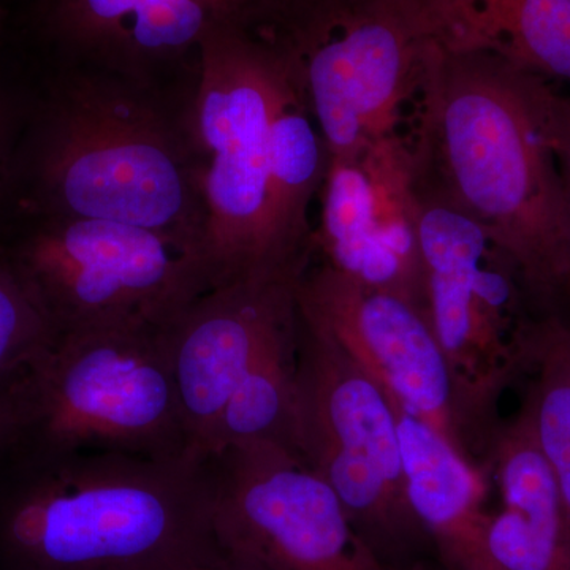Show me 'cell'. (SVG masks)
Masks as SVG:
<instances>
[{
	"label": "cell",
	"instance_id": "obj_1",
	"mask_svg": "<svg viewBox=\"0 0 570 570\" xmlns=\"http://www.w3.org/2000/svg\"><path fill=\"white\" fill-rule=\"evenodd\" d=\"M553 89L493 52L438 43L404 135L415 181L485 232L530 316L570 322V217L549 132Z\"/></svg>",
	"mask_w": 570,
	"mask_h": 570
},
{
	"label": "cell",
	"instance_id": "obj_2",
	"mask_svg": "<svg viewBox=\"0 0 570 570\" xmlns=\"http://www.w3.org/2000/svg\"><path fill=\"white\" fill-rule=\"evenodd\" d=\"M0 493V570H194L224 553L209 461L20 459Z\"/></svg>",
	"mask_w": 570,
	"mask_h": 570
},
{
	"label": "cell",
	"instance_id": "obj_3",
	"mask_svg": "<svg viewBox=\"0 0 570 570\" xmlns=\"http://www.w3.org/2000/svg\"><path fill=\"white\" fill-rule=\"evenodd\" d=\"M167 326L124 321L56 336L9 384L6 452L189 459Z\"/></svg>",
	"mask_w": 570,
	"mask_h": 570
},
{
	"label": "cell",
	"instance_id": "obj_4",
	"mask_svg": "<svg viewBox=\"0 0 570 570\" xmlns=\"http://www.w3.org/2000/svg\"><path fill=\"white\" fill-rule=\"evenodd\" d=\"M254 36L284 62L330 156L400 132L439 43L431 0H276Z\"/></svg>",
	"mask_w": 570,
	"mask_h": 570
},
{
	"label": "cell",
	"instance_id": "obj_5",
	"mask_svg": "<svg viewBox=\"0 0 570 570\" xmlns=\"http://www.w3.org/2000/svg\"><path fill=\"white\" fill-rule=\"evenodd\" d=\"M294 450L335 490L356 534L390 568L431 543L409 504L389 396L298 303Z\"/></svg>",
	"mask_w": 570,
	"mask_h": 570
},
{
	"label": "cell",
	"instance_id": "obj_6",
	"mask_svg": "<svg viewBox=\"0 0 570 570\" xmlns=\"http://www.w3.org/2000/svg\"><path fill=\"white\" fill-rule=\"evenodd\" d=\"M195 138L206 160L204 264L213 287L295 277L277 261L269 219L273 112L285 67L254 33L227 29L202 43Z\"/></svg>",
	"mask_w": 570,
	"mask_h": 570
},
{
	"label": "cell",
	"instance_id": "obj_7",
	"mask_svg": "<svg viewBox=\"0 0 570 570\" xmlns=\"http://www.w3.org/2000/svg\"><path fill=\"white\" fill-rule=\"evenodd\" d=\"M202 167L148 108L88 94L56 130L45 181L62 216L146 228L204 262Z\"/></svg>",
	"mask_w": 570,
	"mask_h": 570
},
{
	"label": "cell",
	"instance_id": "obj_8",
	"mask_svg": "<svg viewBox=\"0 0 570 570\" xmlns=\"http://www.w3.org/2000/svg\"><path fill=\"white\" fill-rule=\"evenodd\" d=\"M298 303L328 330L397 406L433 428L461 459L490 474L502 420L456 373L417 306L356 283L313 258Z\"/></svg>",
	"mask_w": 570,
	"mask_h": 570
},
{
	"label": "cell",
	"instance_id": "obj_9",
	"mask_svg": "<svg viewBox=\"0 0 570 570\" xmlns=\"http://www.w3.org/2000/svg\"><path fill=\"white\" fill-rule=\"evenodd\" d=\"M11 264L56 336L111 322L168 325L212 288L204 262L171 239L85 217L45 225Z\"/></svg>",
	"mask_w": 570,
	"mask_h": 570
},
{
	"label": "cell",
	"instance_id": "obj_10",
	"mask_svg": "<svg viewBox=\"0 0 570 570\" xmlns=\"http://www.w3.org/2000/svg\"><path fill=\"white\" fill-rule=\"evenodd\" d=\"M209 461L220 549L265 570H387L356 534L335 490L295 450L230 445Z\"/></svg>",
	"mask_w": 570,
	"mask_h": 570
},
{
	"label": "cell",
	"instance_id": "obj_11",
	"mask_svg": "<svg viewBox=\"0 0 570 570\" xmlns=\"http://www.w3.org/2000/svg\"><path fill=\"white\" fill-rule=\"evenodd\" d=\"M425 314L449 362L498 409L520 376L517 335L531 317L515 273L466 213L414 178Z\"/></svg>",
	"mask_w": 570,
	"mask_h": 570
},
{
	"label": "cell",
	"instance_id": "obj_12",
	"mask_svg": "<svg viewBox=\"0 0 570 570\" xmlns=\"http://www.w3.org/2000/svg\"><path fill=\"white\" fill-rule=\"evenodd\" d=\"M318 200L314 257L425 314L414 164L406 135L390 134L347 154H328Z\"/></svg>",
	"mask_w": 570,
	"mask_h": 570
},
{
	"label": "cell",
	"instance_id": "obj_13",
	"mask_svg": "<svg viewBox=\"0 0 570 570\" xmlns=\"http://www.w3.org/2000/svg\"><path fill=\"white\" fill-rule=\"evenodd\" d=\"M299 279L250 277L209 288L168 324L189 459L208 461L228 400L277 330L298 313Z\"/></svg>",
	"mask_w": 570,
	"mask_h": 570
},
{
	"label": "cell",
	"instance_id": "obj_14",
	"mask_svg": "<svg viewBox=\"0 0 570 570\" xmlns=\"http://www.w3.org/2000/svg\"><path fill=\"white\" fill-rule=\"evenodd\" d=\"M390 404L400 434L409 504L445 568L504 570L487 542L491 519L483 508L487 475L461 459L433 428L395 401Z\"/></svg>",
	"mask_w": 570,
	"mask_h": 570
},
{
	"label": "cell",
	"instance_id": "obj_15",
	"mask_svg": "<svg viewBox=\"0 0 570 570\" xmlns=\"http://www.w3.org/2000/svg\"><path fill=\"white\" fill-rule=\"evenodd\" d=\"M276 0H62L78 37L137 61L202 47L213 33L261 24Z\"/></svg>",
	"mask_w": 570,
	"mask_h": 570
},
{
	"label": "cell",
	"instance_id": "obj_16",
	"mask_svg": "<svg viewBox=\"0 0 570 570\" xmlns=\"http://www.w3.org/2000/svg\"><path fill=\"white\" fill-rule=\"evenodd\" d=\"M439 41L570 82V0H431Z\"/></svg>",
	"mask_w": 570,
	"mask_h": 570
},
{
	"label": "cell",
	"instance_id": "obj_17",
	"mask_svg": "<svg viewBox=\"0 0 570 570\" xmlns=\"http://www.w3.org/2000/svg\"><path fill=\"white\" fill-rule=\"evenodd\" d=\"M519 354L520 377L528 379L521 404L530 412L560 489L570 564V322L527 318L519 333Z\"/></svg>",
	"mask_w": 570,
	"mask_h": 570
},
{
	"label": "cell",
	"instance_id": "obj_18",
	"mask_svg": "<svg viewBox=\"0 0 570 570\" xmlns=\"http://www.w3.org/2000/svg\"><path fill=\"white\" fill-rule=\"evenodd\" d=\"M298 313L277 330L228 400L209 442L208 460L225 448L250 441L294 450Z\"/></svg>",
	"mask_w": 570,
	"mask_h": 570
},
{
	"label": "cell",
	"instance_id": "obj_19",
	"mask_svg": "<svg viewBox=\"0 0 570 570\" xmlns=\"http://www.w3.org/2000/svg\"><path fill=\"white\" fill-rule=\"evenodd\" d=\"M55 337L29 285L0 258V385H9Z\"/></svg>",
	"mask_w": 570,
	"mask_h": 570
},
{
	"label": "cell",
	"instance_id": "obj_20",
	"mask_svg": "<svg viewBox=\"0 0 570 570\" xmlns=\"http://www.w3.org/2000/svg\"><path fill=\"white\" fill-rule=\"evenodd\" d=\"M549 132L570 217V96L557 89L550 97Z\"/></svg>",
	"mask_w": 570,
	"mask_h": 570
},
{
	"label": "cell",
	"instance_id": "obj_21",
	"mask_svg": "<svg viewBox=\"0 0 570 570\" xmlns=\"http://www.w3.org/2000/svg\"><path fill=\"white\" fill-rule=\"evenodd\" d=\"M7 387L9 385H0V453L6 452L11 431L10 400Z\"/></svg>",
	"mask_w": 570,
	"mask_h": 570
},
{
	"label": "cell",
	"instance_id": "obj_22",
	"mask_svg": "<svg viewBox=\"0 0 570 570\" xmlns=\"http://www.w3.org/2000/svg\"><path fill=\"white\" fill-rule=\"evenodd\" d=\"M194 570H265L258 566L250 564V562L239 560V558L232 557V554H220L216 560L208 562V564L200 566Z\"/></svg>",
	"mask_w": 570,
	"mask_h": 570
},
{
	"label": "cell",
	"instance_id": "obj_23",
	"mask_svg": "<svg viewBox=\"0 0 570 570\" xmlns=\"http://www.w3.org/2000/svg\"><path fill=\"white\" fill-rule=\"evenodd\" d=\"M387 570H420L417 566H412V568H390Z\"/></svg>",
	"mask_w": 570,
	"mask_h": 570
}]
</instances>
